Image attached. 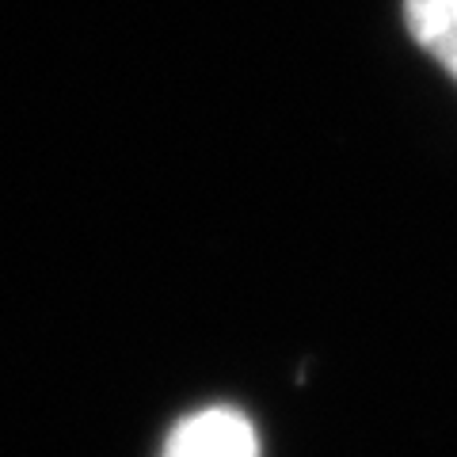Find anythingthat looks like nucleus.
<instances>
[{
  "label": "nucleus",
  "instance_id": "f257e3e1",
  "mask_svg": "<svg viewBox=\"0 0 457 457\" xmlns=\"http://www.w3.org/2000/svg\"><path fill=\"white\" fill-rule=\"evenodd\" d=\"M161 457H260V438L245 411L203 408L176 423Z\"/></svg>",
  "mask_w": 457,
  "mask_h": 457
},
{
  "label": "nucleus",
  "instance_id": "f03ea898",
  "mask_svg": "<svg viewBox=\"0 0 457 457\" xmlns=\"http://www.w3.org/2000/svg\"><path fill=\"white\" fill-rule=\"evenodd\" d=\"M404 27L457 80V0H404Z\"/></svg>",
  "mask_w": 457,
  "mask_h": 457
}]
</instances>
